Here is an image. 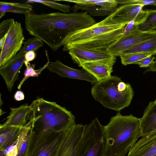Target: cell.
Returning a JSON list of instances; mask_svg holds the SVG:
<instances>
[{
    "label": "cell",
    "instance_id": "obj_23",
    "mask_svg": "<svg viewBox=\"0 0 156 156\" xmlns=\"http://www.w3.org/2000/svg\"><path fill=\"white\" fill-rule=\"evenodd\" d=\"M63 1L81 5L101 6L109 9L117 8L118 5L117 1L115 0H65Z\"/></svg>",
    "mask_w": 156,
    "mask_h": 156
},
{
    "label": "cell",
    "instance_id": "obj_37",
    "mask_svg": "<svg viewBox=\"0 0 156 156\" xmlns=\"http://www.w3.org/2000/svg\"><path fill=\"white\" fill-rule=\"evenodd\" d=\"M155 71H156V58H155L153 63L146 71V72Z\"/></svg>",
    "mask_w": 156,
    "mask_h": 156
},
{
    "label": "cell",
    "instance_id": "obj_17",
    "mask_svg": "<svg viewBox=\"0 0 156 156\" xmlns=\"http://www.w3.org/2000/svg\"><path fill=\"white\" fill-rule=\"evenodd\" d=\"M31 109V106H28L27 104L16 108H10L9 115L3 124L20 126H24L27 121V116Z\"/></svg>",
    "mask_w": 156,
    "mask_h": 156
},
{
    "label": "cell",
    "instance_id": "obj_39",
    "mask_svg": "<svg viewBox=\"0 0 156 156\" xmlns=\"http://www.w3.org/2000/svg\"><path fill=\"white\" fill-rule=\"evenodd\" d=\"M146 32L156 34V24L153 25L149 30Z\"/></svg>",
    "mask_w": 156,
    "mask_h": 156
},
{
    "label": "cell",
    "instance_id": "obj_10",
    "mask_svg": "<svg viewBox=\"0 0 156 156\" xmlns=\"http://www.w3.org/2000/svg\"><path fill=\"white\" fill-rule=\"evenodd\" d=\"M143 7L142 5L134 4L122 5L118 7L112 14V21L115 23L126 25L136 19L134 26H137L144 22L147 16V10H144Z\"/></svg>",
    "mask_w": 156,
    "mask_h": 156
},
{
    "label": "cell",
    "instance_id": "obj_14",
    "mask_svg": "<svg viewBox=\"0 0 156 156\" xmlns=\"http://www.w3.org/2000/svg\"><path fill=\"white\" fill-rule=\"evenodd\" d=\"M139 119L141 137L156 133V99L149 102Z\"/></svg>",
    "mask_w": 156,
    "mask_h": 156
},
{
    "label": "cell",
    "instance_id": "obj_6",
    "mask_svg": "<svg viewBox=\"0 0 156 156\" xmlns=\"http://www.w3.org/2000/svg\"><path fill=\"white\" fill-rule=\"evenodd\" d=\"M30 131L25 156H57L64 131Z\"/></svg>",
    "mask_w": 156,
    "mask_h": 156
},
{
    "label": "cell",
    "instance_id": "obj_28",
    "mask_svg": "<svg viewBox=\"0 0 156 156\" xmlns=\"http://www.w3.org/2000/svg\"><path fill=\"white\" fill-rule=\"evenodd\" d=\"M37 3L42 4L53 9L59 10L64 13H68L70 11V6L69 5L62 4L50 0H29L26 3Z\"/></svg>",
    "mask_w": 156,
    "mask_h": 156
},
{
    "label": "cell",
    "instance_id": "obj_26",
    "mask_svg": "<svg viewBox=\"0 0 156 156\" xmlns=\"http://www.w3.org/2000/svg\"><path fill=\"white\" fill-rule=\"evenodd\" d=\"M23 46L17 53V55L25 54L30 51H35L44 45V42L36 37L29 39L23 42Z\"/></svg>",
    "mask_w": 156,
    "mask_h": 156
},
{
    "label": "cell",
    "instance_id": "obj_5",
    "mask_svg": "<svg viewBox=\"0 0 156 156\" xmlns=\"http://www.w3.org/2000/svg\"><path fill=\"white\" fill-rule=\"evenodd\" d=\"M131 85L117 76L97 81L91 89L93 98L105 107L120 111L130 105L134 95Z\"/></svg>",
    "mask_w": 156,
    "mask_h": 156
},
{
    "label": "cell",
    "instance_id": "obj_21",
    "mask_svg": "<svg viewBox=\"0 0 156 156\" xmlns=\"http://www.w3.org/2000/svg\"><path fill=\"white\" fill-rule=\"evenodd\" d=\"M105 148L104 126L83 156H105Z\"/></svg>",
    "mask_w": 156,
    "mask_h": 156
},
{
    "label": "cell",
    "instance_id": "obj_9",
    "mask_svg": "<svg viewBox=\"0 0 156 156\" xmlns=\"http://www.w3.org/2000/svg\"><path fill=\"white\" fill-rule=\"evenodd\" d=\"M87 125L73 124L63 133L57 156H76Z\"/></svg>",
    "mask_w": 156,
    "mask_h": 156
},
{
    "label": "cell",
    "instance_id": "obj_11",
    "mask_svg": "<svg viewBox=\"0 0 156 156\" xmlns=\"http://www.w3.org/2000/svg\"><path fill=\"white\" fill-rule=\"evenodd\" d=\"M156 34L147 33L139 29L134 26L131 33L119 38L111 44L107 50L115 57L119 56L121 53L131 46L151 38Z\"/></svg>",
    "mask_w": 156,
    "mask_h": 156
},
{
    "label": "cell",
    "instance_id": "obj_24",
    "mask_svg": "<svg viewBox=\"0 0 156 156\" xmlns=\"http://www.w3.org/2000/svg\"><path fill=\"white\" fill-rule=\"evenodd\" d=\"M30 128L23 126L18 137L19 150L16 156H25L30 136Z\"/></svg>",
    "mask_w": 156,
    "mask_h": 156
},
{
    "label": "cell",
    "instance_id": "obj_30",
    "mask_svg": "<svg viewBox=\"0 0 156 156\" xmlns=\"http://www.w3.org/2000/svg\"><path fill=\"white\" fill-rule=\"evenodd\" d=\"M118 4L125 5L128 4H134L140 5L143 7L146 5H156L155 0H118Z\"/></svg>",
    "mask_w": 156,
    "mask_h": 156
},
{
    "label": "cell",
    "instance_id": "obj_25",
    "mask_svg": "<svg viewBox=\"0 0 156 156\" xmlns=\"http://www.w3.org/2000/svg\"><path fill=\"white\" fill-rule=\"evenodd\" d=\"M154 55L150 52H141L122 54L120 56L121 62L123 65H128L134 63L148 56Z\"/></svg>",
    "mask_w": 156,
    "mask_h": 156
},
{
    "label": "cell",
    "instance_id": "obj_19",
    "mask_svg": "<svg viewBox=\"0 0 156 156\" xmlns=\"http://www.w3.org/2000/svg\"><path fill=\"white\" fill-rule=\"evenodd\" d=\"M32 6L28 4L18 2H0V18L6 12H12L24 14L31 12Z\"/></svg>",
    "mask_w": 156,
    "mask_h": 156
},
{
    "label": "cell",
    "instance_id": "obj_33",
    "mask_svg": "<svg viewBox=\"0 0 156 156\" xmlns=\"http://www.w3.org/2000/svg\"><path fill=\"white\" fill-rule=\"evenodd\" d=\"M155 58L154 56H148L136 62L134 64L138 65L140 67H149L153 63Z\"/></svg>",
    "mask_w": 156,
    "mask_h": 156
},
{
    "label": "cell",
    "instance_id": "obj_18",
    "mask_svg": "<svg viewBox=\"0 0 156 156\" xmlns=\"http://www.w3.org/2000/svg\"><path fill=\"white\" fill-rule=\"evenodd\" d=\"M23 126L0 125V150H4L16 140Z\"/></svg>",
    "mask_w": 156,
    "mask_h": 156
},
{
    "label": "cell",
    "instance_id": "obj_3",
    "mask_svg": "<svg viewBox=\"0 0 156 156\" xmlns=\"http://www.w3.org/2000/svg\"><path fill=\"white\" fill-rule=\"evenodd\" d=\"M105 156H126L140 136L139 118L120 112L104 126Z\"/></svg>",
    "mask_w": 156,
    "mask_h": 156
},
{
    "label": "cell",
    "instance_id": "obj_4",
    "mask_svg": "<svg viewBox=\"0 0 156 156\" xmlns=\"http://www.w3.org/2000/svg\"><path fill=\"white\" fill-rule=\"evenodd\" d=\"M27 123L34 130L44 132L65 131L75 124V116L55 102L38 98L30 105Z\"/></svg>",
    "mask_w": 156,
    "mask_h": 156
},
{
    "label": "cell",
    "instance_id": "obj_13",
    "mask_svg": "<svg viewBox=\"0 0 156 156\" xmlns=\"http://www.w3.org/2000/svg\"><path fill=\"white\" fill-rule=\"evenodd\" d=\"M47 68L50 72L56 73L62 77L84 80L94 84L97 82L94 76L85 70L71 68L58 60L49 61Z\"/></svg>",
    "mask_w": 156,
    "mask_h": 156
},
{
    "label": "cell",
    "instance_id": "obj_38",
    "mask_svg": "<svg viewBox=\"0 0 156 156\" xmlns=\"http://www.w3.org/2000/svg\"><path fill=\"white\" fill-rule=\"evenodd\" d=\"M7 33L4 36L0 38V47L1 50L4 44L6 37L7 36Z\"/></svg>",
    "mask_w": 156,
    "mask_h": 156
},
{
    "label": "cell",
    "instance_id": "obj_35",
    "mask_svg": "<svg viewBox=\"0 0 156 156\" xmlns=\"http://www.w3.org/2000/svg\"><path fill=\"white\" fill-rule=\"evenodd\" d=\"M36 54L35 51H30L26 53L25 55V60L30 62L34 60L36 58Z\"/></svg>",
    "mask_w": 156,
    "mask_h": 156
},
{
    "label": "cell",
    "instance_id": "obj_36",
    "mask_svg": "<svg viewBox=\"0 0 156 156\" xmlns=\"http://www.w3.org/2000/svg\"><path fill=\"white\" fill-rule=\"evenodd\" d=\"M14 98L17 101L23 100L24 95L23 92L20 90L17 91L14 95Z\"/></svg>",
    "mask_w": 156,
    "mask_h": 156
},
{
    "label": "cell",
    "instance_id": "obj_1",
    "mask_svg": "<svg viewBox=\"0 0 156 156\" xmlns=\"http://www.w3.org/2000/svg\"><path fill=\"white\" fill-rule=\"evenodd\" d=\"M25 15V28L30 34L45 42L55 51L63 46L70 34L96 23L87 12H31Z\"/></svg>",
    "mask_w": 156,
    "mask_h": 156
},
{
    "label": "cell",
    "instance_id": "obj_27",
    "mask_svg": "<svg viewBox=\"0 0 156 156\" xmlns=\"http://www.w3.org/2000/svg\"><path fill=\"white\" fill-rule=\"evenodd\" d=\"M49 61L41 68L35 70L34 69V65L31 64L26 61H25L24 64L26 67V69L24 73V77L20 81L18 86V88L20 89L21 86L24 82L28 78L30 77H37L41 73V72L48 66Z\"/></svg>",
    "mask_w": 156,
    "mask_h": 156
},
{
    "label": "cell",
    "instance_id": "obj_2",
    "mask_svg": "<svg viewBox=\"0 0 156 156\" xmlns=\"http://www.w3.org/2000/svg\"><path fill=\"white\" fill-rule=\"evenodd\" d=\"M111 16L70 34L64 41L63 50L76 48L107 50L122 36L126 25L113 23Z\"/></svg>",
    "mask_w": 156,
    "mask_h": 156
},
{
    "label": "cell",
    "instance_id": "obj_29",
    "mask_svg": "<svg viewBox=\"0 0 156 156\" xmlns=\"http://www.w3.org/2000/svg\"><path fill=\"white\" fill-rule=\"evenodd\" d=\"M147 15L145 20L137 26L138 29L144 32L149 30L154 25L156 24V10H146Z\"/></svg>",
    "mask_w": 156,
    "mask_h": 156
},
{
    "label": "cell",
    "instance_id": "obj_40",
    "mask_svg": "<svg viewBox=\"0 0 156 156\" xmlns=\"http://www.w3.org/2000/svg\"><path fill=\"white\" fill-rule=\"evenodd\" d=\"M0 156H7L4 153L3 150H0Z\"/></svg>",
    "mask_w": 156,
    "mask_h": 156
},
{
    "label": "cell",
    "instance_id": "obj_32",
    "mask_svg": "<svg viewBox=\"0 0 156 156\" xmlns=\"http://www.w3.org/2000/svg\"><path fill=\"white\" fill-rule=\"evenodd\" d=\"M19 150L18 143V138L11 145L3 150L7 156H16Z\"/></svg>",
    "mask_w": 156,
    "mask_h": 156
},
{
    "label": "cell",
    "instance_id": "obj_7",
    "mask_svg": "<svg viewBox=\"0 0 156 156\" xmlns=\"http://www.w3.org/2000/svg\"><path fill=\"white\" fill-rule=\"evenodd\" d=\"M74 63L79 66L85 62H90L105 63L113 66L116 57L107 50L73 48L68 51Z\"/></svg>",
    "mask_w": 156,
    "mask_h": 156
},
{
    "label": "cell",
    "instance_id": "obj_8",
    "mask_svg": "<svg viewBox=\"0 0 156 156\" xmlns=\"http://www.w3.org/2000/svg\"><path fill=\"white\" fill-rule=\"evenodd\" d=\"M24 38L20 23L15 21L7 33L4 44L1 50L0 67L17 55L22 48Z\"/></svg>",
    "mask_w": 156,
    "mask_h": 156
},
{
    "label": "cell",
    "instance_id": "obj_20",
    "mask_svg": "<svg viewBox=\"0 0 156 156\" xmlns=\"http://www.w3.org/2000/svg\"><path fill=\"white\" fill-rule=\"evenodd\" d=\"M141 52H150L154 55L156 54V35L131 46L122 52L120 55L124 54Z\"/></svg>",
    "mask_w": 156,
    "mask_h": 156
},
{
    "label": "cell",
    "instance_id": "obj_16",
    "mask_svg": "<svg viewBox=\"0 0 156 156\" xmlns=\"http://www.w3.org/2000/svg\"><path fill=\"white\" fill-rule=\"evenodd\" d=\"M80 67L94 76L99 81L111 76L113 71L112 66L99 62H90L84 63Z\"/></svg>",
    "mask_w": 156,
    "mask_h": 156
},
{
    "label": "cell",
    "instance_id": "obj_15",
    "mask_svg": "<svg viewBox=\"0 0 156 156\" xmlns=\"http://www.w3.org/2000/svg\"><path fill=\"white\" fill-rule=\"evenodd\" d=\"M126 156H156V133L138 140Z\"/></svg>",
    "mask_w": 156,
    "mask_h": 156
},
{
    "label": "cell",
    "instance_id": "obj_12",
    "mask_svg": "<svg viewBox=\"0 0 156 156\" xmlns=\"http://www.w3.org/2000/svg\"><path fill=\"white\" fill-rule=\"evenodd\" d=\"M25 55L17 54L0 67V73L9 92L11 91L15 82L19 79V71L25 61Z\"/></svg>",
    "mask_w": 156,
    "mask_h": 156
},
{
    "label": "cell",
    "instance_id": "obj_31",
    "mask_svg": "<svg viewBox=\"0 0 156 156\" xmlns=\"http://www.w3.org/2000/svg\"><path fill=\"white\" fill-rule=\"evenodd\" d=\"M13 19L4 20L0 24V38L4 36L9 31L13 23L15 21Z\"/></svg>",
    "mask_w": 156,
    "mask_h": 156
},
{
    "label": "cell",
    "instance_id": "obj_34",
    "mask_svg": "<svg viewBox=\"0 0 156 156\" xmlns=\"http://www.w3.org/2000/svg\"><path fill=\"white\" fill-rule=\"evenodd\" d=\"M136 19L129 22L125 27L123 33L121 37H123L130 34L134 26Z\"/></svg>",
    "mask_w": 156,
    "mask_h": 156
},
{
    "label": "cell",
    "instance_id": "obj_22",
    "mask_svg": "<svg viewBox=\"0 0 156 156\" xmlns=\"http://www.w3.org/2000/svg\"><path fill=\"white\" fill-rule=\"evenodd\" d=\"M117 8L109 9L101 6H86L75 4L72 9L75 11L80 9L86 10L91 16H97L110 15L116 10Z\"/></svg>",
    "mask_w": 156,
    "mask_h": 156
}]
</instances>
